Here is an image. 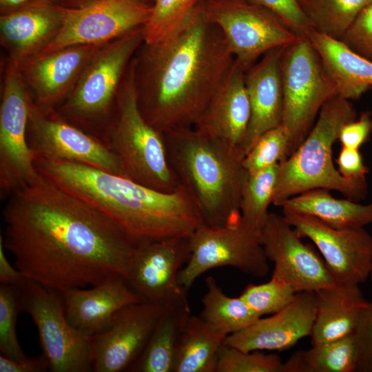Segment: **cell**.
<instances>
[{"mask_svg": "<svg viewBox=\"0 0 372 372\" xmlns=\"http://www.w3.org/2000/svg\"><path fill=\"white\" fill-rule=\"evenodd\" d=\"M6 200L3 247L27 280L63 291L125 276L136 245L85 200L39 172Z\"/></svg>", "mask_w": 372, "mask_h": 372, "instance_id": "6da1fadb", "label": "cell"}, {"mask_svg": "<svg viewBox=\"0 0 372 372\" xmlns=\"http://www.w3.org/2000/svg\"><path fill=\"white\" fill-rule=\"evenodd\" d=\"M234 60L200 1L165 37L144 41L132 58L143 116L163 134L194 127Z\"/></svg>", "mask_w": 372, "mask_h": 372, "instance_id": "7a4b0ae2", "label": "cell"}, {"mask_svg": "<svg viewBox=\"0 0 372 372\" xmlns=\"http://www.w3.org/2000/svg\"><path fill=\"white\" fill-rule=\"evenodd\" d=\"M39 173L110 218L136 245L189 238L204 224L188 190L158 191L79 163L37 158Z\"/></svg>", "mask_w": 372, "mask_h": 372, "instance_id": "3957f363", "label": "cell"}, {"mask_svg": "<svg viewBox=\"0 0 372 372\" xmlns=\"http://www.w3.org/2000/svg\"><path fill=\"white\" fill-rule=\"evenodd\" d=\"M163 136L169 165L192 195L204 224L219 227L239 220L241 194L249 176L242 164L244 150L194 127Z\"/></svg>", "mask_w": 372, "mask_h": 372, "instance_id": "277c9868", "label": "cell"}, {"mask_svg": "<svg viewBox=\"0 0 372 372\" xmlns=\"http://www.w3.org/2000/svg\"><path fill=\"white\" fill-rule=\"evenodd\" d=\"M355 118L353 105L338 94L324 103L302 143L279 163L272 204L279 206L286 199L313 189L335 190L357 202L365 198L366 181L344 178L332 159L333 145L341 128Z\"/></svg>", "mask_w": 372, "mask_h": 372, "instance_id": "5b68a950", "label": "cell"}, {"mask_svg": "<svg viewBox=\"0 0 372 372\" xmlns=\"http://www.w3.org/2000/svg\"><path fill=\"white\" fill-rule=\"evenodd\" d=\"M102 139L115 154L125 177L165 192L180 185L169 165L163 134L140 110L132 61Z\"/></svg>", "mask_w": 372, "mask_h": 372, "instance_id": "8992f818", "label": "cell"}, {"mask_svg": "<svg viewBox=\"0 0 372 372\" xmlns=\"http://www.w3.org/2000/svg\"><path fill=\"white\" fill-rule=\"evenodd\" d=\"M143 28L100 47L70 94L55 108L63 118L103 140L121 83L132 58L144 42Z\"/></svg>", "mask_w": 372, "mask_h": 372, "instance_id": "52a82bcc", "label": "cell"}, {"mask_svg": "<svg viewBox=\"0 0 372 372\" xmlns=\"http://www.w3.org/2000/svg\"><path fill=\"white\" fill-rule=\"evenodd\" d=\"M284 109L281 125L289 141V156L304 140L322 107L338 94L306 35L287 46L280 61Z\"/></svg>", "mask_w": 372, "mask_h": 372, "instance_id": "ba28073f", "label": "cell"}, {"mask_svg": "<svg viewBox=\"0 0 372 372\" xmlns=\"http://www.w3.org/2000/svg\"><path fill=\"white\" fill-rule=\"evenodd\" d=\"M190 255L178 274V282L188 290L196 278L216 267L229 266L256 278L269 270L260 229L241 220L224 226H200L189 238Z\"/></svg>", "mask_w": 372, "mask_h": 372, "instance_id": "9c48e42d", "label": "cell"}, {"mask_svg": "<svg viewBox=\"0 0 372 372\" xmlns=\"http://www.w3.org/2000/svg\"><path fill=\"white\" fill-rule=\"evenodd\" d=\"M21 311L37 327L50 371H92L90 337L69 322L61 292L30 280L21 287Z\"/></svg>", "mask_w": 372, "mask_h": 372, "instance_id": "30bf717a", "label": "cell"}, {"mask_svg": "<svg viewBox=\"0 0 372 372\" xmlns=\"http://www.w3.org/2000/svg\"><path fill=\"white\" fill-rule=\"evenodd\" d=\"M201 4L246 70L267 52L300 37L268 10L244 0H202Z\"/></svg>", "mask_w": 372, "mask_h": 372, "instance_id": "8fae6325", "label": "cell"}, {"mask_svg": "<svg viewBox=\"0 0 372 372\" xmlns=\"http://www.w3.org/2000/svg\"><path fill=\"white\" fill-rule=\"evenodd\" d=\"M0 105V197L31 181L38 174L27 140L32 95L17 68L6 61Z\"/></svg>", "mask_w": 372, "mask_h": 372, "instance_id": "7c38bea8", "label": "cell"}, {"mask_svg": "<svg viewBox=\"0 0 372 372\" xmlns=\"http://www.w3.org/2000/svg\"><path fill=\"white\" fill-rule=\"evenodd\" d=\"M27 140L37 158L79 163L123 176L120 163L101 138L63 118L55 108L30 105Z\"/></svg>", "mask_w": 372, "mask_h": 372, "instance_id": "4fadbf2b", "label": "cell"}, {"mask_svg": "<svg viewBox=\"0 0 372 372\" xmlns=\"http://www.w3.org/2000/svg\"><path fill=\"white\" fill-rule=\"evenodd\" d=\"M61 8V27L41 53L105 44L145 26L152 13V5L141 0H94L78 8Z\"/></svg>", "mask_w": 372, "mask_h": 372, "instance_id": "5bb4252c", "label": "cell"}, {"mask_svg": "<svg viewBox=\"0 0 372 372\" xmlns=\"http://www.w3.org/2000/svg\"><path fill=\"white\" fill-rule=\"evenodd\" d=\"M285 220L302 238L317 247L338 284L360 285L372 269V236L364 229L331 227L318 219L282 210Z\"/></svg>", "mask_w": 372, "mask_h": 372, "instance_id": "9a60e30c", "label": "cell"}, {"mask_svg": "<svg viewBox=\"0 0 372 372\" xmlns=\"http://www.w3.org/2000/svg\"><path fill=\"white\" fill-rule=\"evenodd\" d=\"M260 230L266 256L274 264L271 277L296 293L315 292L338 284L323 258L302 241L283 215L269 212Z\"/></svg>", "mask_w": 372, "mask_h": 372, "instance_id": "2e32d148", "label": "cell"}, {"mask_svg": "<svg viewBox=\"0 0 372 372\" xmlns=\"http://www.w3.org/2000/svg\"><path fill=\"white\" fill-rule=\"evenodd\" d=\"M189 238L136 246L124 276L139 302L172 304L187 299L178 274L189 258Z\"/></svg>", "mask_w": 372, "mask_h": 372, "instance_id": "e0dca14e", "label": "cell"}, {"mask_svg": "<svg viewBox=\"0 0 372 372\" xmlns=\"http://www.w3.org/2000/svg\"><path fill=\"white\" fill-rule=\"evenodd\" d=\"M170 304L139 302L118 311L104 330L90 336L92 371L128 369Z\"/></svg>", "mask_w": 372, "mask_h": 372, "instance_id": "ac0fdd59", "label": "cell"}, {"mask_svg": "<svg viewBox=\"0 0 372 372\" xmlns=\"http://www.w3.org/2000/svg\"><path fill=\"white\" fill-rule=\"evenodd\" d=\"M104 45V44H103ZM100 45H75L39 54L16 66L34 102L56 108L70 94Z\"/></svg>", "mask_w": 372, "mask_h": 372, "instance_id": "d6986e66", "label": "cell"}, {"mask_svg": "<svg viewBox=\"0 0 372 372\" xmlns=\"http://www.w3.org/2000/svg\"><path fill=\"white\" fill-rule=\"evenodd\" d=\"M315 316V292L300 291L279 311L229 335L225 344L245 351L285 350L310 336Z\"/></svg>", "mask_w": 372, "mask_h": 372, "instance_id": "ffe728a7", "label": "cell"}, {"mask_svg": "<svg viewBox=\"0 0 372 372\" xmlns=\"http://www.w3.org/2000/svg\"><path fill=\"white\" fill-rule=\"evenodd\" d=\"M286 47L267 52L246 70L251 116L241 146L245 154L261 134L282 123L284 96L280 61Z\"/></svg>", "mask_w": 372, "mask_h": 372, "instance_id": "44dd1931", "label": "cell"}, {"mask_svg": "<svg viewBox=\"0 0 372 372\" xmlns=\"http://www.w3.org/2000/svg\"><path fill=\"white\" fill-rule=\"evenodd\" d=\"M62 22L61 8L50 1L0 15V43L8 54L6 61L17 66L41 54Z\"/></svg>", "mask_w": 372, "mask_h": 372, "instance_id": "7402d4cb", "label": "cell"}, {"mask_svg": "<svg viewBox=\"0 0 372 372\" xmlns=\"http://www.w3.org/2000/svg\"><path fill=\"white\" fill-rule=\"evenodd\" d=\"M61 292L69 322L89 337L104 330L121 309L139 302L120 275L90 289L70 288Z\"/></svg>", "mask_w": 372, "mask_h": 372, "instance_id": "603a6c76", "label": "cell"}, {"mask_svg": "<svg viewBox=\"0 0 372 372\" xmlns=\"http://www.w3.org/2000/svg\"><path fill=\"white\" fill-rule=\"evenodd\" d=\"M245 72L235 59L194 128L241 147L251 116Z\"/></svg>", "mask_w": 372, "mask_h": 372, "instance_id": "cb8c5ba5", "label": "cell"}, {"mask_svg": "<svg viewBox=\"0 0 372 372\" xmlns=\"http://www.w3.org/2000/svg\"><path fill=\"white\" fill-rule=\"evenodd\" d=\"M316 316L310 335L312 345L354 333L368 303L358 285L336 284L315 291Z\"/></svg>", "mask_w": 372, "mask_h": 372, "instance_id": "d4e9b609", "label": "cell"}, {"mask_svg": "<svg viewBox=\"0 0 372 372\" xmlns=\"http://www.w3.org/2000/svg\"><path fill=\"white\" fill-rule=\"evenodd\" d=\"M306 36L338 95L348 100L357 99L372 87V61L353 51L341 40L313 28Z\"/></svg>", "mask_w": 372, "mask_h": 372, "instance_id": "484cf974", "label": "cell"}, {"mask_svg": "<svg viewBox=\"0 0 372 372\" xmlns=\"http://www.w3.org/2000/svg\"><path fill=\"white\" fill-rule=\"evenodd\" d=\"M329 191H306L286 199L279 207L316 218L335 228H362L372 223V202L361 204L349 198L338 199Z\"/></svg>", "mask_w": 372, "mask_h": 372, "instance_id": "4316f807", "label": "cell"}, {"mask_svg": "<svg viewBox=\"0 0 372 372\" xmlns=\"http://www.w3.org/2000/svg\"><path fill=\"white\" fill-rule=\"evenodd\" d=\"M192 314L187 300L171 304L159 320L145 347L128 369L132 372H174L178 343Z\"/></svg>", "mask_w": 372, "mask_h": 372, "instance_id": "83f0119b", "label": "cell"}, {"mask_svg": "<svg viewBox=\"0 0 372 372\" xmlns=\"http://www.w3.org/2000/svg\"><path fill=\"white\" fill-rule=\"evenodd\" d=\"M227 336L191 314L180 335L174 372H214L218 352Z\"/></svg>", "mask_w": 372, "mask_h": 372, "instance_id": "f1b7e54d", "label": "cell"}, {"mask_svg": "<svg viewBox=\"0 0 372 372\" xmlns=\"http://www.w3.org/2000/svg\"><path fill=\"white\" fill-rule=\"evenodd\" d=\"M356 361L353 333L295 352L283 362L282 372H353Z\"/></svg>", "mask_w": 372, "mask_h": 372, "instance_id": "f546056e", "label": "cell"}, {"mask_svg": "<svg viewBox=\"0 0 372 372\" xmlns=\"http://www.w3.org/2000/svg\"><path fill=\"white\" fill-rule=\"evenodd\" d=\"M206 292L202 298L200 316L227 335L249 326L260 317L240 297L227 296L214 278L205 279Z\"/></svg>", "mask_w": 372, "mask_h": 372, "instance_id": "4dcf8cb0", "label": "cell"}, {"mask_svg": "<svg viewBox=\"0 0 372 372\" xmlns=\"http://www.w3.org/2000/svg\"><path fill=\"white\" fill-rule=\"evenodd\" d=\"M372 0H304L302 8L312 28L337 39Z\"/></svg>", "mask_w": 372, "mask_h": 372, "instance_id": "1f68e13d", "label": "cell"}, {"mask_svg": "<svg viewBox=\"0 0 372 372\" xmlns=\"http://www.w3.org/2000/svg\"><path fill=\"white\" fill-rule=\"evenodd\" d=\"M279 169V163L249 174L242 188L240 211L246 225L260 229L272 203Z\"/></svg>", "mask_w": 372, "mask_h": 372, "instance_id": "d6a6232c", "label": "cell"}, {"mask_svg": "<svg viewBox=\"0 0 372 372\" xmlns=\"http://www.w3.org/2000/svg\"><path fill=\"white\" fill-rule=\"evenodd\" d=\"M21 287L0 285V353L8 358L21 359L27 355L17 335V320L21 311Z\"/></svg>", "mask_w": 372, "mask_h": 372, "instance_id": "836d02e7", "label": "cell"}, {"mask_svg": "<svg viewBox=\"0 0 372 372\" xmlns=\"http://www.w3.org/2000/svg\"><path fill=\"white\" fill-rule=\"evenodd\" d=\"M282 366L277 354L245 351L224 342L216 356L214 372H282Z\"/></svg>", "mask_w": 372, "mask_h": 372, "instance_id": "e575fe53", "label": "cell"}, {"mask_svg": "<svg viewBox=\"0 0 372 372\" xmlns=\"http://www.w3.org/2000/svg\"><path fill=\"white\" fill-rule=\"evenodd\" d=\"M289 157V141L281 125L261 134L243 159L249 174L277 165Z\"/></svg>", "mask_w": 372, "mask_h": 372, "instance_id": "d590c367", "label": "cell"}, {"mask_svg": "<svg viewBox=\"0 0 372 372\" xmlns=\"http://www.w3.org/2000/svg\"><path fill=\"white\" fill-rule=\"evenodd\" d=\"M202 0H153L152 13L143 28L144 41H159L174 30Z\"/></svg>", "mask_w": 372, "mask_h": 372, "instance_id": "8d00e7d4", "label": "cell"}, {"mask_svg": "<svg viewBox=\"0 0 372 372\" xmlns=\"http://www.w3.org/2000/svg\"><path fill=\"white\" fill-rule=\"evenodd\" d=\"M296 293L286 283L271 277L266 283L248 285L240 296L261 317L279 311L294 298Z\"/></svg>", "mask_w": 372, "mask_h": 372, "instance_id": "74e56055", "label": "cell"}, {"mask_svg": "<svg viewBox=\"0 0 372 372\" xmlns=\"http://www.w3.org/2000/svg\"><path fill=\"white\" fill-rule=\"evenodd\" d=\"M340 40L353 51L372 61V1L358 15Z\"/></svg>", "mask_w": 372, "mask_h": 372, "instance_id": "f35d334b", "label": "cell"}, {"mask_svg": "<svg viewBox=\"0 0 372 372\" xmlns=\"http://www.w3.org/2000/svg\"><path fill=\"white\" fill-rule=\"evenodd\" d=\"M261 6L278 17L299 36L312 28L311 22L298 0H244Z\"/></svg>", "mask_w": 372, "mask_h": 372, "instance_id": "ab89813d", "label": "cell"}, {"mask_svg": "<svg viewBox=\"0 0 372 372\" xmlns=\"http://www.w3.org/2000/svg\"><path fill=\"white\" fill-rule=\"evenodd\" d=\"M356 371L372 372V300L362 310L354 332Z\"/></svg>", "mask_w": 372, "mask_h": 372, "instance_id": "60d3db41", "label": "cell"}, {"mask_svg": "<svg viewBox=\"0 0 372 372\" xmlns=\"http://www.w3.org/2000/svg\"><path fill=\"white\" fill-rule=\"evenodd\" d=\"M372 133V115L369 112H362L358 120L355 119L342 126L338 141L342 147L353 149L366 143Z\"/></svg>", "mask_w": 372, "mask_h": 372, "instance_id": "b9f144b4", "label": "cell"}, {"mask_svg": "<svg viewBox=\"0 0 372 372\" xmlns=\"http://www.w3.org/2000/svg\"><path fill=\"white\" fill-rule=\"evenodd\" d=\"M338 170L344 178L366 181L369 168L364 165L359 149L342 147L336 160Z\"/></svg>", "mask_w": 372, "mask_h": 372, "instance_id": "7bdbcfd3", "label": "cell"}, {"mask_svg": "<svg viewBox=\"0 0 372 372\" xmlns=\"http://www.w3.org/2000/svg\"><path fill=\"white\" fill-rule=\"evenodd\" d=\"M50 369L49 362L42 353L36 357L14 359L0 355V372H44Z\"/></svg>", "mask_w": 372, "mask_h": 372, "instance_id": "ee69618b", "label": "cell"}, {"mask_svg": "<svg viewBox=\"0 0 372 372\" xmlns=\"http://www.w3.org/2000/svg\"><path fill=\"white\" fill-rule=\"evenodd\" d=\"M27 279L23 273L10 264L5 254L3 236H0V282L3 285L23 287Z\"/></svg>", "mask_w": 372, "mask_h": 372, "instance_id": "f6af8a7d", "label": "cell"}, {"mask_svg": "<svg viewBox=\"0 0 372 372\" xmlns=\"http://www.w3.org/2000/svg\"><path fill=\"white\" fill-rule=\"evenodd\" d=\"M45 1L50 0H0V15Z\"/></svg>", "mask_w": 372, "mask_h": 372, "instance_id": "bcb514c9", "label": "cell"}, {"mask_svg": "<svg viewBox=\"0 0 372 372\" xmlns=\"http://www.w3.org/2000/svg\"><path fill=\"white\" fill-rule=\"evenodd\" d=\"M92 1L94 0H50L53 4L65 8H81Z\"/></svg>", "mask_w": 372, "mask_h": 372, "instance_id": "7dc6e473", "label": "cell"}, {"mask_svg": "<svg viewBox=\"0 0 372 372\" xmlns=\"http://www.w3.org/2000/svg\"><path fill=\"white\" fill-rule=\"evenodd\" d=\"M298 1L300 3V4L301 5V6H302V4L303 3V2L304 1V0H298Z\"/></svg>", "mask_w": 372, "mask_h": 372, "instance_id": "c3c4849f", "label": "cell"}, {"mask_svg": "<svg viewBox=\"0 0 372 372\" xmlns=\"http://www.w3.org/2000/svg\"><path fill=\"white\" fill-rule=\"evenodd\" d=\"M369 278H370L371 283H372V269H371V271Z\"/></svg>", "mask_w": 372, "mask_h": 372, "instance_id": "681fc988", "label": "cell"}, {"mask_svg": "<svg viewBox=\"0 0 372 372\" xmlns=\"http://www.w3.org/2000/svg\"><path fill=\"white\" fill-rule=\"evenodd\" d=\"M141 1H143L147 2L148 1H153V0H141Z\"/></svg>", "mask_w": 372, "mask_h": 372, "instance_id": "f907efd6", "label": "cell"}]
</instances>
